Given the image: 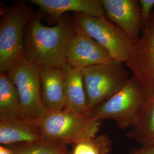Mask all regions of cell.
<instances>
[{
	"label": "cell",
	"instance_id": "8992f818",
	"mask_svg": "<svg viewBox=\"0 0 154 154\" xmlns=\"http://www.w3.org/2000/svg\"><path fill=\"white\" fill-rule=\"evenodd\" d=\"M146 100L143 88L131 77L119 92L94 110L93 116L101 121L112 119L118 127L127 129L135 125Z\"/></svg>",
	"mask_w": 154,
	"mask_h": 154
},
{
	"label": "cell",
	"instance_id": "7a4b0ae2",
	"mask_svg": "<svg viewBox=\"0 0 154 154\" xmlns=\"http://www.w3.org/2000/svg\"><path fill=\"white\" fill-rule=\"evenodd\" d=\"M33 9L19 1L1 12L0 20V73H7L24 57V36Z\"/></svg>",
	"mask_w": 154,
	"mask_h": 154
},
{
	"label": "cell",
	"instance_id": "6da1fadb",
	"mask_svg": "<svg viewBox=\"0 0 154 154\" xmlns=\"http://www.w3.org/2000/svg\"><path fill=\"white\" fill-rule=\"evenodd\" d=\"M42 11H34L28 21L24 36V57L38 67L63 68L66 53L75 34L72 16L66 13L56 25L42 24Z\"/></svg>",
	"mask_w": 154,
	"mask_h": 154
},
{
	"label": "cell",
	"instance_id": "4fadbf2b",
	"mask_svg": "<svg viewBox=\"0 0 154 154\" xmlns=\"http://www.w3.org/2000/svg\"><path fill=\"white\" fill-rule=\"evenodd\" d=\"M41 94L48 111L64 110L66 99L63 68L39 67Z\"/></svg>",
	"mask_w": 154,
	"mask_h": 154
},
{
	"label": "cell",
	"instance_id": "8fae6325",
	"mask_svg": "<svg viewBox=\"0 0 154 154\" xmlns=\"http://www.w3.org/2000/svg\"><path fill=\"white\" fill-rule=\"evenodd\" d=\"M44 139L38 122L26 118H0V143L9 146Z\"/></svg>",
	"mask_w": 154,
	"mask_h": 154
},
{
	"label": "cell",
	"instance_id": "7c38bea8",
	"mask_svg": "<svg viewBox=\"0 0 154 154\" xmlns=\"http://www.w3.org/2000/svg\"><path fill=\"white\" fill-rule=\"evenodd\" d=\"M38 6L45 16L49 17L52 22H57L62 16L69 11L82 13L100 17L105 15L100 0H30Z\"/></svg>",
	"mask_w": 154,
	"mask_h": 154
},
{
	"label": "cell",
	"instance_id": "ac0fdd59",
	"mask_svg": "<svg viewBox=\"0 0 154 154\" xmlns=\"http://www.w3.org/2000/svg\"><path fill=\"white\" fill-rule=\"evenodd\" d=\"M70 154H109L112 148V142L106 134L83 140L72 145Z\"/></svg>",
	"mask_w": 154,
	"mask_h": 154
},
{
	"label": "cell",
	"instance_id": "e0dca14e",
	"mask_svg": "<svg viewBox=\"0 0 154 154\" xmlns=\"http://www.w3.org/2000/svg\"><path fill=\"white\" fill-rule=\"evenodd\" d=\"M68 144L57 140L42 139L33 143H21L8 146L12 154H68Z\"/></svg>",
	"mask_w": 154,
	"mask_h": 154
},
{
	"label": "cell",
	"instance_id": "7402d4cb",
	"mask_svg": "<svg viewBox=\"0 0 154 154\" xmlns=\"http://www.w3.org/2000/svg\"><path fill=\"white\" fill-rule=\"evenodd\" d=\"M68 154H70V152H69V153Z\"/></svg>",
	"mask_w": 154,
	"mask_h": 154
},
{
	"label": "cell",
	"instance_id": "ba28073f",
	"mask_svg": "<svg viewBox=\"0 0 154 154\" xmlns=\"http://www.w3.org/2000/svg\"><path fill=\"white\" fill-rule=\"evenodd\" d=\"M125 64L147 98L154 97V11Z\"/></svg>",
	"mask_w": 154,
	"mask_h": 154
},
{
	"label": "cell",
	"instance_id": "d6986e66",
	"mask_svg": "<svg viewBox=\"0 0 154 154\" xmlns=\"http://www.w3.org/2000/svg\"><path fill=\"white\" fill-rule=\"evenodd\" d=\"M138 2L140 8L141 16L144 27L148 23L152 12L151 9L154 6V0H139Z\"/></svg>",
	"mask_w": 154,
	"mask_h": 154
},
{
	"label": "cell",
	"instance_id": "9a60e30c",
	"mask_svg": "<svg viewBox=\"0 0 154 154\" xmlns=\"http://www.w3.org/2000/svg\"><path fill=\"white\" fill-rule=\"evenodd\" d=\"M24 118L15 85L7 73H0V118Z\"/></svg>",
	"mask_w": 154,
	"mask_h": 154
},
{
	"label": "cell",
	"instance_id": "2e32d148",
	"mask_svg": "<svg viewBox=\"0 0 154 154\" xmlns=\"http://www.w3.org/2000/svg\"><path fill=\"white\" fill-rule=\"evenodd\" d=\"M127 137L142 146L154 142V97L147 98L138 120Z\"/></svg>",
	"mask_w": 154,
	"mask_h": 154
},
{
	"label": "cell",
	"instance_id": "3957f363",
	"mask_svg": "<svg viewBox=\"0 0 154 154\" xmlns=\"http://www.w3.org/2000/svg\"><path fill=\"white\" fill-rule=\"evenodd\" d=\"M38 122L44 139L60 140L72 146L98 135L102 121L93 116L61 110H46Z\"/></svg>",
	"mask_w": 154,
	"mask_h": 154
},
{
	"label": "cell",
	"instance_id": "5bb4252c",
	"mask_svg": "<svg viewBox=\"0 0 154 154\" xmlns=\"http://www.w3.org/2000/svg\"><path fill=\"white\" fill-rule=\"evenodd\" d=\"M63 68L66 99L64 110L83 116H93L88 109L82 72L67 63Z\"/></svg>",
	"mask_w": 154,
	"mask_h": 154
},
{
	"label": "cell",
	"instance_id": "277c9868",
	"mask_svg": "<svg viewBox=\"0 0 154 154\" xmlns=\"http://www.w3.org/2000/svg\"><path fill=\"white\" fill-rule=\"evenodd\" d=\"M75 33L88 35L107 50L112 58L125 63L132 53L134 42L105 15L100 17L75 13L72 16Z\"/></svg>",
	"mask_w": 154,
	"mask_h": 154
},
{
	"label": "cell",
	"instance_id": "44dd1931",
	"mask_svg": "<svg viewBox=\"0 0 154 154\" xmlns=\"http://www.w3.org/2000/svg\"><path fill=\"white\" fill-rule=\"evenodd\" d=\"M0 154H12L11 150L9 147L2 146H0Z\"/></svg>",
	"mask_w": 154,
	"mask_h": 154
},
{
	"label": "cell",
	"instance_id": "52a82bcc",
	"mask_svg": "<svg viewBox=\"0 0 154 154\" xmlns=\"http://www.w3.org/2000/svg\"><path fill=\"white\" fill-rule=\"evenodd\" d=\"M7 74L17 90L23 117L38 121L46 112L42 98L39 67L23 57Z\"/></svg>",
	"mask_w": 154,
	"mask_h": 154
},
{
	"label": "cell",
	"instance_id": "9c48e42d",
	"mask_svg": "<svg viewBox=\"0 0 154 154\" xmlns=\"http://www.w3.org/2000/svg\"><path fill=\"white\" fill-rule=\"evenodd\" d=\"M100 2L107 18L134 42H137L144 28L138 1L100 0Z\"/></svg>",
	"mask_w": 154,
	"mask_h": 154
},
{
	"label": "cell",
	"instance_id": "30bf717a",
	"mask_svg": "<svg viewBox=\"0 0 154 154\" xmlns=\"http://www.w3.org/2000/svg\"><path fill=\"white\" fill-rule=\"evenodd\" d=\"M114 60L109 52L86 34L75 33L66 53L67 63L79 71Z\"/></svg>",
	"mask_w": 154,
	"mask_h": 154
},
{
	"label": "cell",
	"instance_id": "ffe728a7",
	"mask_svg": "<svg viewBox=\"0 0 154 154\" xmlns=\"http://www.w3.org/2000/svg\"><path fill=\"white\" fill-rule=\"evenodd\" d=\"M131 154H154V142L142 146Z\"/></svg>",
	"mask_w": 154,
	"mask_h": 154
},
{
	"label": "cell",
	"instance_id": "5b68a950",
	"mask_svg": "<svg viewBox=\"0 0 154 154\" xmlns=\"http://www.w3.org/2000/svg\"><path fill=\"white\" fill-rule=\"evenodd\" d=\"M81 72L92 115L94 110L119 92L130 78L123 63L116 60L90 66Z\"/></svg>",
	"mask_w": 154,
	"mask_h": 154
}]
</instances>
